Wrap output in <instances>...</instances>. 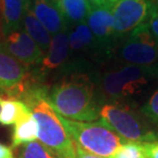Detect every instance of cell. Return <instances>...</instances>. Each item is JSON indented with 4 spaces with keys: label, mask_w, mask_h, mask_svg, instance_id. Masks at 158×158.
<instances>
[{
    "label": "cell",
    "mask_w": 158,
    "mask_h": 158,
    "mask_svg": "<svg viewBox=\"0 0 158 158\" xmlns=\"http://www.w3.org/2000/svg\"><path fill=\"white\" fill-rule=\"evenodd\" d=\"M48 87L30 72L23 93L18 98L27 105L38 124V139L61 158H75V144L56 110L50 105Z\"/></svg>",
    "instance_id": "obj_1"
},
{
    "label": "cell",
    "mask_w": 158,
    "mask_h": 158,
    "mask_svg": "<svg viewBox=\"0 0 158 158\" xmlns=\"http://www.w3.org/2000/svg\"><path fill=\"white\" fill-rule=\"evenodd\" d=\"M50 105L60 116L74 121L99 120L101 101L89 76L74 73L64 77L48 89Z\"/></svg>",
    "instance_id": "obj_2"
},
{
    "label": "cell",
    "mask_w": 158,
    "mask_h": 158,
    "mask_svg": "<svg viewBox=\"0 0 158 158\" xmlns=\"http://www.w3.org/2000/svg\"><path fill=\"white\" fill-rule=\"evenodd\" d=\"M153 78H158V66L144 67L126 64L100 77V94L106 100L104 103H120L141 94Z\"/></svg>",
    "instance_id": "obj_3"
},
{
    "label": "cell",
    "mask_w": 158,
    "mask_h": 158,
    "mask_svg": "<svg viewBox=\"0 0 158 158\" xmlns=\"http://www.w3.org/2000/svg\"><path fill=\"white\" fill-rule=\"evenodd\" d=\"M99 120L124 142L144 144L158 141V132L150 128L138 113L122 103H102Z\"/></svg>",
    "instance_id": "obj_4"
},
{
    "label": "cell",
    "mask_w": 158,
    "mask_h": 158,
    "mask_svg": "<svg viewBox=\"0 0 158 158\" xmlns=\"http://www.w3.org/2000/svg\"><path fill=\"white\" fill-rule=\"evenodd\" d=\"M60 119L74 144L85 152L94 155L111 158L118 148L125 143L100 120L82 122L74 121L62 116H60Z\"/></svg>",
    "instance_id": "obj_5"
},
{
    "label": "cell",
    "mask_w": 158,
    "mask_h": 158,
    "mask_svg": "<svg viewBox=\"0 0 158 158\" xmlns=\"http://www.w3.org/2000/svg\"><path fill=\"white\" fill-rule=\"evenodd\" d=\"M122 40L118 55L123 62L144 67L158 66V42L146 24L141 25Z\"/></svg>",
    "instance_id": "obj_6"
},
{
    "label": "cell",
    "mask_w": 158,
    "mask_h": 158,
    "mask_svg": "<svg viewBox=\"0 0 158 158\" xmlns=\"http://www.w3.org/2000/svg\"><path fill=\"white\" fill-rule=\"evenodd\" d=\"M152 7L151 0H119L115 3L112 15L116 39H124L135 29L146 23Z\"/></svg>",
    "instance_id": "obj_7"
},
{
    "label": "cell",
    "mask_w": 158,
    "mask_h": 158,
    "mask_svg": "<svg viewBox=\"0 0 158 158\" xmlns=\"http://www.w3.org/2000/svg\"><path fill=\"white\" fill-rule=\"evenodd\" d=\"M30 71L0 44V97L18 99L26 87Z\"/></svg>",
    "instance_id": "obj_8"
},
{
    "label": "cell",
    "mask_w": 158,
    "mask_h": 158,
    "mask_svg": "<svg viewBox=\"0 0 158 158\" xmlns=\"http://www.w3.org/2000/svg\"><path fill=\"white\" fill-rule=\"evenodd\" d=\"M0 44L10 55L27 67H37L42 61L44 52L22 26L17 30L0 35Z\"/></svg>",
    "instance_id": "obj_9"
},
{
    "label": "cell",
    "mask_w": 158,
    "mask_h": 158,
    "mask_svg": "<svg viewBox=\"0 0 158 158\" xmlns=\"http://www.w3.org/2000/svg\"><path fill=\"white\" fill-rule=\"evenodd\" d=\"M85 22L94 37L100 56H109L117 41L114 34L112 7L107 5L93 7Z\"/></svg>",
    "instance_id": "obj_10"
},
{
    "label": "cell",
    "mask_w": 158,
    "mask_h": 158,
    "mask_svg": "<svg viewBox=\"0 0 158 158\" xmlns=\"http://www.w3.org/2000/svg\"><path fill=\"white\" fill-rule=\"evenodd\" d=\"M69 58H70V46H69L68 30H64L56 35H52L49 47L44 53L42 61L31 73L39 81L43 82L44 77H46L52 72L65 70Z\"/></svg>",
    "instance_id": "obj_11"
},
{
    "label": "cell",
    "mask_w": 158,
    "mask_h": 158,
    "mask_svg": "<svg viewBox=\"0 0 158 158\" xmlns=\"http://www.w3.org/2000/svg\"><path fill=\"white\" fill-rule=\"evenodd\" d=\"M29 7L52 36L68 29L55 0H30Z\"/></svg>",
    "instance_id": "obj_12"
},
{
    "label": "cell",
    "mask_w": 158,
    "mask_h": 158,
    "mask_svg": "<svg viewBox=\"0 0 158 158\" xmlns=\"http://www.w3.org/2000/svg\"><path fill=\"white\" fill-rule=\"evenodd\" d=\"M30 0H0V35L22 27Z\"/></svg>",
    "instance_id": "obj_13"
},
{
    "label": "cell",
    "mask_w": 158,
    "mask_h": 158,
    "mask_svg": "<svg viewBox=\"0 0 158 158\" xmlns=\"http://www.w3.org/2000/svg\"><path fill=\"white\" fill-rule=\"evenodd\" d=\"M68 38L70 55H86L94 52L100 56L94 37L85 21L72 26L71 30L68 31Z\"/></svg>",
    "instance_id": "obj_14"
},
{
    "label": "cell",
    "mask_w": 158,
    "mask_h": 158,
    "mask_svg": "<svg viewBox=\"0 0 158 158\" xmlns=\"http://www.w3.org/2000/svg\"><path fill=\"white\" fill-rule=\"evenodd\" d=\"M38 139V124L32 112H28L15 123L11 148H18Z\"/></svg>",
    "instance_id": "obj_15"
},
{
    "label": "cell",
    "mask_w": 158,
    "mask_h": 158,
    "mask_svg": "<svg viewBox=\"0 0 158 158\" xmlns=\"http://www.w3.org/2000/svg\"><path fill=\"white\" fill-rule=\"evenodd\" d=\"M67 26H75L86 20L90 5L86 0H55Z\"/></svg>",
    "instance_id": "obj_16"
},
{
    "label": "cell",
    "mask_w": 158,
    "mask_h": 158,
    "mask_svg": "<svg viewBox=\"0 0 158 158\" xmlns=\"http://www.w3.org/2000/svg\"><path fill=\"white\" fill-rule=\"evenodd\" d=\"M22 26L28 33V35L35 41L37 45L40 47V49L45 53L49 47L52 36L45 29V27L37 20L30 7H28L26 14H25Z\"/></svg>",
    "instance_id": "obj_17"
},
{
    "label": "cell",
    "mask_w": 158,
    "mask_h": 158,
    "mask_svg": "<svg viewBox=\"0 0 158 158\" xmlns=\"http://www.w3.org/2000/svg\"><path fill=\"white\" fill-rule=\"evenodd\" d=\"M28 112H30V109L21 100L0 97V125L8 126L15 124Z\"/></svg>",
    "instance_id": "obj_18"
},
{
    "label": "cell",
    "mask_w": 158,
    "mask_h": 158,
    "mask_svg": "<svg viewBox=\"0 0 158 158\" xmlns=\"http://www.w3.org/2000/svg\"><path fill=\"white\" fill-rule=\"evenodd\" d=\"M19 158H61L40 141H33L18 147Z\"/></svg>",
    "instance_id": "obj_19"
},
{
    "label": "cell",
    "mask_w": 158,
    "mask_h": 158,
    "mask_svg": "<svg viewBox=\"0 0 158 158\" xmlns=\"http://www.w3.org/2000/svg\"><path fill=\"white\" fill-rule=\"evenodd\" d=\"M111 158H147L141 144L125 142L118 148Z\"/></svg>",
    "instance_id": "obj_20"
},
{
    "label": "cell",
    "mask_w": 158,
    "mask_h": 158,
    "mask_svg": "<svg viewBox=\"0 0 158 158\" xmlns=\"http://www.w3.org/2000/svg\"><path fill=\"white\" fill-rule=\"evenodd\" d=\"M142 114L158 126V89L149 98V100L142 106Z\"/></svg>",
    "instance_id": "obj_21"
},
{
    "label": "cell",
    "mask_w": 158,
    "mask_h": 158,
    "mask_svg": "<svg viewBox=\"0 0 158 158\" xmlns=\"http://www.w3.org/2000/svg\"><path fill=\"white\" fill-rule=\"evenodd\" d=\"M146 26L151 33V35L154 37L157 42H158V8H155L153 6L152 10L150 12V15L148 18L146 23Z\"/></svg>",
    "instance_id": "obj_22"
},
{
    "label": "cell",
    "mask_w": 158,
    "mask_h": 158,
    "mask_svg": "<svg viewBox=\"0 0 158 158\" xmlns=\"http://www.w3.org/2000/svg\"><path fill=\"white\" fill-rule=\"evenodd\" d=\"M147 158H158V141L141 144Z\"/></svg>",
    "instance_id": "obj_23"
},
{
    "label": "cell",
    "mask_w": 158,
    "mask_h": 158,
    "mask_svg": "<svg viewBox=\"0 0 158 158\" xmlns=\"http://www.w3.org/2000/svg\"><path fill=\"white\" fill-rule=\"evenodd\" d=\"M0 158H15L11 148L0 143Z\"/></svg>",
    "instance_id": "obj_24"
},
{
    "label": "cell",
    "mask_w": 158,
    "mask_h": 158,
    "mask_svg": "<svg viewBox=\"0 0 158 158\" xmlns=\"http://www.w3.org/2000/svg\"><path fill=\"white\" fill-rule=\"evenodd\" d=\"M75 153H76V157L75 158H103L94 154H90L88 152H85L84 150H82L81 148H79L78 146L75 145Z\"/></svg>",
    "instance_id": "obj_25"
},
{
    "label": "cell",
    "mask_w": 158,
    "mask_h": 158,
    "mask_svg": "<svg viewBox=\"0 0 158 158\" xmlns=\"http://www.w3.org/2000/svg\"><path fill=\"white\" fill-rule=\"evenodd\" d=\"M88 2V4L90 5V7H98V6H102V5H105V2L104 0H86Z\"/></svg>",
    "instance_id": "obj_26"
},
{
    "label": "cell",
    "mask_w": 158,
    "mask_h": 158,
    "mask_svg": "<svg viewBox=\"0 0 158 158\" xmlns=\"http://www.w3.org/2000/svg\"><path fill=\"white\" fill-rule=\"evenodd\" d=\"M119 0H104V2H105V5L109 6V7H113V5L115 4V3H117Z\"/></svg>",
    "instance_id": "obj_27"
},
{
    "label": "cell",
    "mask_w": 158,
    "mask_h": 158,
    "mask_svg": "<svg viewBox=\"0 0 158 158\" xmlns=\"http://www.w3.org/2000/svg\"><path fill=\"white\" fill-rule=\"evenodd\" d=\"M151 2H152L153 6L155 8H158V0H151Z\"/></svg>",
    "instance_id": "obj_28"
}]
</instances>
